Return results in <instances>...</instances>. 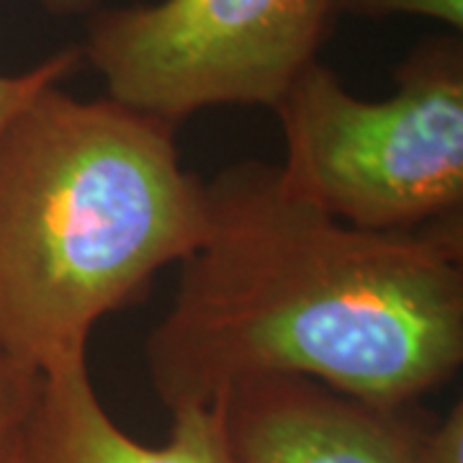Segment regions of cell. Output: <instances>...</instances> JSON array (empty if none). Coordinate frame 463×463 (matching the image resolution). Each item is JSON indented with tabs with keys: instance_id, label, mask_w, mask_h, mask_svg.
Returning a JSON list of instances; mask_svg holds the SVG:
<instances>
[{
	"instance_id": "1",
	"label": "cell",
	"mask_w": 463,
	"mask_h": 463,
	"mask_svg": "<svg viewBox=\"0 0 463 463\" xmlns=\"http://www.w3.org/2000/svg\"><path fill=\"white\" fill-rule=\"evenodd\" d=\"M145 361L170 414L268 376L412 407L463 364V216L358 230L294 196L276 163H232L206 183V232Z\"/></svg>"
},
{
	"instance_id": "2",
	"label": "cell",
	"mask_w": 463,
	"mask_h": 463,
	"mask_svg": "<svg viewBox=\"0 0 463 463\" xmlns=\"http://www.w3.org/2000/svg\"><path fill=\"white\" fill-rule=\"evenodd\" d=\"M206 232V183L175 124L50 85L0 127V345L39 373L85 358Z\"/></svg>"
},
{
	"instance_id": "3",
	"label": "cell",
	"mask_w": 463,
	"mask_h": 463,
	"mask_svg": "<svg viewBox=\"0 0 463 463\" xmlns=\"http://www.w3.org/2000/svg\"><path fill=\"white\" fill-rule=\"evenodd\" d=\"M383 100L350 93L319 60L273 111L283 185L335 219L414 232L463 216V39L428 36L394 70Z\"/></svg>"
},
{
	"instance_id": "4",
	"label": "cell",
	"mask_w": 463,
	"mask_h": 463,
	"mask_svg": "<svg viewBox=\"0 0 463 463\" xmlns=\"http://www.w3.org/2000/svg\"><path fill=\"white\" fill-rule=\"evenodd\" d=\"M337 0H157L85 18L109 96L170 124L216 106L273 109L319 60Z\"/></svg>"
},
{
	"instance_id": "5",
	"label": "cell",
	"mask_w": 463,
	"mask_h": 463,
	"mask_svg": "<svg viewBox=\"0 0 463 463\" xmlns=\"http://www.w3.org/2000/svg\"><path fill=\"white\" fill-rule=\"evenodd\" d=\"M230 463H420L428 425L297 376L242 381L214 402Z\"/></svg>"
},
{
	"instance_id": "6",
	"label": "cell",
	"mask_w": 463,
	"mask_h": 463,
	"mask_svg": "<svg viewBox=\"0 0 463 463\" xmlns=\"http://www.w3.org/2000/svg\"><path fill=\"white\" fill-rule=\"evenodd\" d=\"M16 463H230L216 404L173 412L163 446L134 440L106 412L88 355L42 371Z\"/></svg>"
},
{
	"instance_id": "7",
	"label": "cell",
	"mask_w": 463,
	"mask_h": 463,
	"mask_svg": "<svg viewBox=\"0 0 463 463\" xmlns=\"http://www.w3.org/2000/svg\"><path fill=\"white\" fill-rule=\"evenodd\" d=\"M42 373L0 345V463H16Z\"/></svg>"
},
{
	"instance_id": "8",
	"label": "cell",
	"mask_w": 463,
	"mask_h": 463,
	"mask_svg": "<svg viewBox=\"0 0 463 463\" xmlns=\"http://www.w3.org/2000/svg\"><path fill=\"white\" fill-rule=\"evenodd\" d=\"M83 62L80 47H67L24 72L0 75V127L16 114L21 106H26L33 96H39L44 88L65 83Z\"/></svg>"
},
{
	"instance_id": "9",
	"label": "cell",
	"mask_w": 463,
	"mask_h": 463,
	"mask_svg": "<svg viewBox=\"0 0 463 463\" xmlns=\"http://www.w3.org/2000/svg\"><path fill=\"white\" fill-rule=\"evenodd\" d=\"M337 16H420L440 21L450 32L461 33L463 0H337Z\"/></svg>"
},
{
	"instance_id": "10",
	"label": "cell",
	"mask_w": 463,
	"mask_h": 463,
	"mask_svg": "<svg viewBox=\"0 0 463 463\" xmlns=\"http://www.w3.org/2000/svg\"><path fill=\"white\" fill-rule=\"evenodd\" d=\"M420 463H463L461 402H456L440 422L428 425L420 448Z\"/></svg>"
},
{
	"instance_id": "11",
	"label": "cell",
	"mask_w": 463,
	"mask_h": 463,
	"mask_svg": "<svg viewBox=\"0 0 463 463\" xmlns=\"http://www.w3.org/2000/svg\"><path fill=\"white\" fill-rule=\"evenodd\" d=\"M103 0H44V8L57 18H88L93 16Z\"/></svg>"
}]
</instances>
